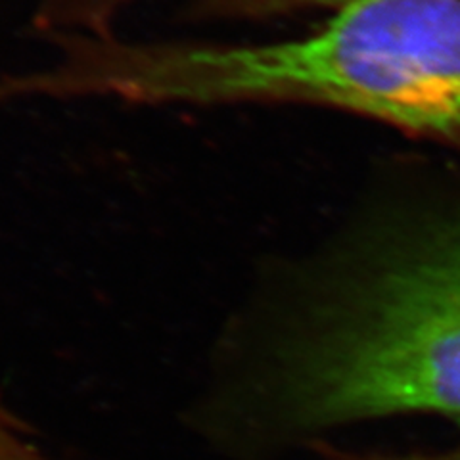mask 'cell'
Instances as JSON below:
<instances>
[{
    "instance_id": "5b68a950",
    "label": "cell",
    "mask_w": 460,
    "mask_h": 460,
    "mask_svg": "<svg viewBox=\"0 0 460 460\" xmlns=\"http://www.w3.org/2000/svg\"><path fill=\"white\" fill-rule=\"evenodd\" d=\"M323 3H326V0H323ZM338 3H341V4H345V3H349V0H338Z\"/></svg>"
},
{
    "instance_id": "277c9868",
    "label": "cell",
    "mask_w": 460,
    "mask_h": 460,
    "mask_svg": "<svg viewBox=\"0 0 460 460\" xmlns=\"http://www.w3.org/2000/svg\"><path fill=\"white\" fill-rule=\"evenodd\" d=\"M349 460H460V449L441 455H411V456H353Z\"/></svg>"
},
{
    "instance_id": "6da1fadb",
    "label": "cell",
    "mask_w": 460,
    "mask_h": 460,
    "mask_svg": "<svg viewBox=\"0 0 460 460\" xmlns=\"http://www.w3.org/2000/svg\"><path fill=\"white\" fill-rule=\"evenodd\" d=\"M290 434L392 414L460 426V199L382 215L316 269L261 374Z\"/></svg>"
},
{
    "instance_id": "7a4b0ae2",
    "label": "cell",
    "mask_w": 460,
    "mask_h": 460,
    "mask_svg": "<svg viewBox=\"0 0 460 460\" xmlns=\"http://www.w3.org/2000/svg\"><path fill=\"white\" fill-rule=\"evenodd\" d=\"M86 93L150 104L309 102L460 144V0H349L319 31L257 47L123 49Z\"/></svg>"
},
{
    "instance_id": "3957f363",
    "label": "cell",
    "mask_w": 460,
    "mask_h": 460,
    "mask_svg": "<svg viewBox=\"0 0 460 460\" xmlns=\"http://www.w3.org/2000/svg\"><path fill=\"white\" fill-rule=\"evenodd\" d=\"M0 460H54L29 436L10 412L0 407Z\"/></svg>"
}]
</instances>
